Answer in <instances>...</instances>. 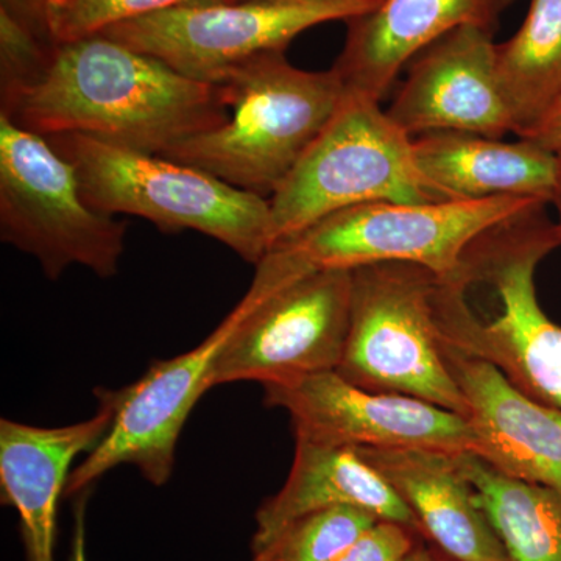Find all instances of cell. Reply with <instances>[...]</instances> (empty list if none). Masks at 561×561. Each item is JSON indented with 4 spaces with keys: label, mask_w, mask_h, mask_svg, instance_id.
Masks as SVG:
<instances>
[{
    "label": "cell",
    "mask_w": 561,
    "mask_h": 561,
    "mask_svg": "<svg viewBox=\"0 0 561 561\" xmlns=\"http://www.w3.org/2000/svg\"><path fill=\"white\" fill-rule=\"evenodd\" d=\"M545 147V149L553 151L561 150V105L553 111L551 116L548 117L540 127L537 128L531 135L524 138Z\"/></svg>",
    "instance_id": "484cf974"
},
{
    "label": "cell",
    "mask_w": 561,
    "mask_h": 561,
    "mask_svg": "<svg viewBox=\"0 0 561 561\" xmlns=\"http://www.w3.org/2000/svg\"><path fill=\"white\" fill-rule=\"evenodd\" d=\"M257 300L245 297L208 337L180 356L158 360L127 389L113 390L114 419L101 443L70 474L66 496L84 493L103 474L133 465L142 478L162 486L171 479L176 443L192 409L210 387L214 362Z\"/></svg>",
    "instance_id": "8fae6325"
},
{
    "label": "cell",
    "mask_w": 561,
    "mask_h": 561,
    "mask_svg": "<svg viewBox=\"0 0 561 561\" xmlns=\"http://www.w3.org/2000/svg\"><path fill=\"white\" fill-rule=\"evenodd\" d=\"M55 49L46 32L0 9V110L46 76Z\"/></svg>",
    "instance_id": "cb8c5ba5"
},
{
    "label": "cell",
    "mask_w": 561,
    "mask_h": 561,
    "mask_svg": "<svg viewBox=\"0 0 561 561\" xmlns=\"http://www.w3.org/2000/svg\"><path fill=\"white\" fill-rule=\"evenodd\" d=\"M230 0H47L44 24L55 44L101 35L113 25L192 3Z\"/></svg>",
    "instance_id": "603a6c76"
},
{
    "label": "cell",
    "mask_w": 561,
    "mask_h": 561,
    "mask_svg": "<svg viewBox=\"0 0 561 561\" xmlns=\"http://www.w3.org/2000/svg\"><path fill=\"white\" fill-rule=\"evenodd\" d=\"M402 561H442V557H438L437 553L432 552L431 549L420 545L411 556L405 557Z\"/></svg>",
    "instance_id": "f1b7e54d"
},
{
    "label": "cell",
    "mask_w": 561,
    "mask_h": 561,
    "mask_svg": "<svg viewBox=\"0 0 561 561\" xmlns=\"http://www.w3.org/2000/svg\"><path fill=\"white\" fill-rule=\"evenodd\" d=\"M127 227L84 201L72 162L0 114V239L38 261L51 280L73 265L119 272Z\"/></svg>",
    "instance_id": "ba28073f"
},
{
    "label": "cell",
    "mask_w": 561,
    "mask_h": 561,
    "mask_svg": "<svg viewBox=\"0 0 561 561\" xmlns=\"http://www.w3.org/2000/svg\"><path fill=\"white\" fill-rule=\"evenodd\" d=\"M70 561H88L87 531H84V496H81V500L77 502Z\"/></svg>",
    "instance_id": "83f0119b"
},
{
    "label": "cell",
    "mask_w": 561,
    "mask_h": 561,
    "mask_svg": "<svg viewBox=\"0 0 561 561\" xmlns=\"http://www.w3.org/2000/svg\"><path fill=\"white\" fill-rule=\"evenodd\" d=\"M557 158H559V169H557L556 194H553L552 203L559 209V224H557V228H559L561 238V150L557 151Z\"/></svg>",
    "instance_id": "f546056e"
},
{
    "label": "cell",
    "mask_w": 561,
    "mask_h": 561,
    "mask_svg": "<svg viewBox=\"0 0 561 561\" xmlns=\"http://www.w3.org/2000/svg\"><path fill=\"white\" fill-rule=\"evenodd\" d=\"M0 9L16 14L21 20L31 22L32 25L47 33L44 24L43 0H0Z\"/></svg>",
    "instance_id": "4316f807"
},
{
    "label": "cell",
    "mask_w": 561,
    "mask_h": 561,
    "mask_svg": "<svg viewBox=\"0 0 561 561\" xmlns=\"http://www.w3.org/2000/svg\"><path fill=\"white\" fill-rule=\"evenodd\" d=\"M227 124L161 154L271 198L341 108L346 91L334 69L305 70L286 51L265 54L224 83Z\"/></svg>",
    "instance_id": "3957f363"
},
{
    "label": "cell",
    "mask_w": 561,
    "mask_h": 561,
    "mask_svg": "<svg viewBox=\"0 0 561 561\" xmlns=\"http://www.w3.org/2000/svg\"><path fill=\"white\" fill-rule=\"evenodd\" d=\"M46 139L72 162L84 201L99 213L140 217L164 232H202L249 264L272 250L268 198L158 154L79 135Z\"/></svg>",
    "instance_id": "277c9868"
},
{
    "label": "cell",
    "mask_w": 561,
    "mask_h": 561,
    "mask_svg": "<svg viewBox=\"0 0 561 561\" xmlns=\"http://www.w3.org/2000/svg\"><path fill=\"white\" fill-rule=\"evenodd\" d=\"M494 32L463 25L409 62L387 114L411 138L457 131L502 139L513 133L496 73Z\"/></svg>",
    "instance_id": "4fadbf2b"
},
{
    "label": "cell",
    "mask_w": 561,
    "mask_h": 561,
    "mask_svg": "<svg viewBox=\"0 0 561 561\" xmlns=\"http://www.w3.org/2000/svg\"><path fill=\"white\" fill-rule=\"evenodd\" d=\"M515 0H382L346 21V39L332 66L346 94L382 102L409 62L446 33L463 27L496 31Z\"/></svg>",
    "instance_id": "2e32d148"
},
{
    "label": "cell",
    "mask_w": 561,
    "mask_h": 561,
    "mask_svg": "<svg viewBox=\"0 0 561 561\" xmlns=\"http://www.w3.org/2000/svg\"><path fill=\"white\" fill-rule=\"evenodd\" d=\"M382 0H230L192 3L106 28L101 35L158 58L206 84L265 54L286 51L302 32L350 21Z\"/></svg>",
    "instance_id": "9c48e42d"
},
{
    "label": "cell",
    "mask_w": 561,
    "mask_h": 561,
    "mask_svg": "<svg viewBox=\"0 0 561 561\" xmlns=\"http://www.w3.org/2000/svg\"><path fill=\"white\" fill-rule=\"evenodd\" d=\"M376 522L378 516L348 505L308 513L253 551V561H335Z\"/></svg>",
    "instance_id": "7402d4cb"
},
{
    "label": "cell",
    "mask_w": 561,
    "mask_h": 561,
    "mask_svg": "<svg viewBox=\"0 0 561 561\" xmlns=\"http://www.w3.org/2000/svg\"><path fill=\"white\" fill-rule=\"evenodd\" d=\"M397 491L421 537L456 561H511L461 468V453L356 448Z\"/></svg>",
    "instance_id": "e0dca14e"
},
{
    "label": "cell",
    "mask_w": 561,
    "mask_h": 561,
    "mask_svg": "<svg viewBox=\"0 0 561 561\" xmlns=\"http://www.w3.org/2000/svg\"><path fill=\"white\" fill-rule=\"evenodd\" d=\"M113 419V390H103L99 412L80 423L41 427L0 421L2 500L20 516L25 561H55L58 504L68 490L70 467L101 443Z\"/></svg>",
    "instance_id": "9a60e30c"
},
{
    "label": "cell",
    "mask_w": 561,
    "mask_h": 561,
    "mask_svg": "<svg viewBox=\"0 0 561 561\" xmlns=\"http://www.w3.org/2000/svg\"><path fill=\"white\" fill-rule=\"evenodd\" d=\"M0 114L43 138L87 136L158 157L230 119L220 87L105 35L57 44L46 76Z\"/></svg>",
    "instance_id": "6da1fadb"
},
{
    "label": "cell",
    "mask_w": 561,
    "mask_h": 561,
    "mask_svg": "<svg viewBox=\"0 0 561 561\" xmlns=\"http://www.w3.org/2000/svg\"><path fill=\"white\" fill-rule=\"evenodd\" d=\"M43 3H44V9H46L47 0H43Z\"/></svg>",
    "instance_id": "1f68e13d"
},
{
    "label": "cell",
    "mask_w": 561,
    "mask_h": 561,
    "mask_svg": "<svg viewBox=\"0 0 561 561\" xmlns=\"http://www.w3.org/2000/svg\"><path fill=\"white\" fill-rule=\"evenodd\" d=\"M351 279L348 335L335 371L360 389L419 398L467 419L435 324L437 273L413 262H378L354 268Z\"/></svg>",
    "instance_id": "52a82bcc"
},
{
    "label": "cell",
    "mask_w": 561,
    "mask_h": 561,
    "mask_svg": "<svg viewBox=\"0 0 561 561\" xmlns=\"http://www.w3.org/2000/svg\"><path fill=\"white\" fill-rule=\"evenodd\" d=\"M513 133L527 138L561 105V0H530L522 28L496 44Z\"/></svg>",
    "instance_id": "ffe728a7"
},
{
    "label": "cell",
    "mask_w": 561,
    "mask_h": 561,
    "mask_svg": "<svg viewBox=\"0 0 561 561\" xmlns=\"http://www.w3.org/2000/svg\"><path fill=\"white\" fill-rule=\"evenodd\" d=\"M548 203L529 197L411 203L375 202L331 214L268 254L294 280L312 272L413 262L449 275L483 232Z\"/></svg>",
    "instance_id": "8992f818"
},
{
    "label": "cell",
    "mask_w": 561,
    "mask_h": 561,
    "mask_svg": "<svg viewBox=\"0 0 561 561\" xmlns=\"http://www.w3.org/2000/svg\"><path fill=\"white\" fill-rule=\"evenodd\" d=\"M341 505L404 524L420 534L411 508L356 448L295 440L294 463L287 481L257 508L251 548L257 551L300 516Z\"/></svg>",
    "instance_id": "d6986e66"
},
{
    "label": "cell",
    "mask_w": 561,
    "mask_h": 561,
    "mask_svg": "<svg viewBox=\"0 0 561 561\" xmlns=\"http://www.w3.org/2000/svg\"><path fill=\"white\" fill-rule=\"evenodd\" d=\"M442 561H456V560L448 559V557H445V559H443V557H442Z\"/></svg>",
    "instance_id": "4dcf8cb0"
},
{
    "label": "cell",
    "mask_w": 561,
    "mask_h": 561,
    "mask_svg": "<svg viewBox=\"0 0 561 561\" xmlns=\"http://www.w3.org/2000/svg\"><path fill=\"white\" fill-rule=\"evenodd\" d=\"M460 461L511 561H561V491L502 474L472 453Z\"/></svg>",
    "instance_id": "44dd1931"
},
{
    "label": "cell",
    "mask_w": 561,
    "mask_h": 561,
    "mask_svg": "<svg viewBox=\"0 0 561 561\" xmlns=\"http://www.w3.org/2000/svg\"><path fill=\"white\" fill-rule=\"evenodd\" d=\"M419 531L379 519L335 561H402L421 545Z\"/></svg>",
    "instance_id": "d4e9b609"
},
{
    "label": "cell",
    "mask_w": 561,
    "mask_h": 561,
    "mask_svg": "<svg viewBox=\"0 0 561 561\" xmlns=\"http://www.w3.org/2000/svg\"><path fill=\"white\" fill-rule=\"evenodd\" d=\"M272 249L317 221L375 202H443L421 175L413 138L381 103L346 94L319 138L268 198Z\"/></svg>",
    "instance_id": "5b68a950"
},
{
    "label": "cell",
    "mask_w": 561,
    "mask_h": 561,
    "mask_svg": "<svg viewBox=\"0 0 561 561\" xmlns=\"http://www.w3.org/2000/svg\"><path fill=\"white\" fill-rule=\"evenodd\" d=\"M545 208L534 206L483 232L449 273L493 290L497 311H476L453 276L438 275L434 319L440 341L489 362L531 400L561 412V327L542 311L535 286L538 265L561 245Z\"/></svg>",
    "instance_id": "7a4b0ae2"
},
{
    "label": "cell",
    "mask_w": 561,
    "mask_h": 561,
    "mask_svg": "<svg viewBox=\"0 0 561 561\" xmlns=\"http://www.w3.org/2000/svg\"><path fill=\"white\" fill-rule=\"evenodd\" d=\"M468 404L476 456L502 474L561 491V412L531 400L489 362L440 341Z\"/></svg>",
    "instance_id": "5bb4252c"
},
{
    "label": "cell",
    "mask_w": 561,
    "mask_h": 561,
    "mask_svg": "<svg viewBox=\"0 0 561 561\" xmlns=\"http://www.w3.org/2000/svg\"><path fill=\"white\" fill-rule=\"evenodd\" d=\"M257 300L220 351L210 387L287 381L337 370L351 311V271H319L280 287L256 267Z\"/></svg>",
    "instance_id": "30bf717a"
},
{
    "label": "cell",
    "mask_w": 561,
    "mask_h": 561,
    "mask_svg": "<svg viewBox=\"0 0 561 561\" xmlns=\"http://www.w3.org/2000/svg\"><path fill=\"white\" fill-rule=\"evenodd\" d=\"M264 401L289 413L295 440L328 446L474 453L470 423L419 398L360 389L337 371L264 383Z\"/></svg>",
    "instance_id": "7c38bea8"
},
{
    "label": "cell",
    "mask_w": 561,
    "mask_h": 561,
    "mask_svg": "<svg viewBox=\"0 0 561 561\" xmlns=\"http://www.w3.org/2000/svg\"><path fill=\"white\" fill-rule=\"evenodd\" d=\"M413 154L421 175L443 202L529 197L552 203L556 194L559 158L531 140L427 133L413 138Z\"/></svg>",
    "instance_id": "ac0fdd59"
}]
</instances>
